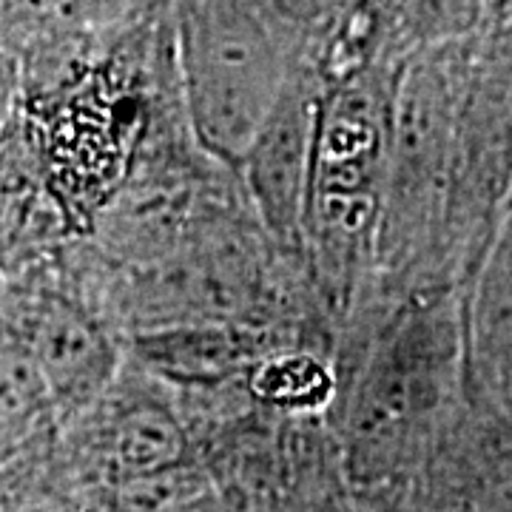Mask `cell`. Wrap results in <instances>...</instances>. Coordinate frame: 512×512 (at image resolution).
<instances>
[{
	"label": "cell",
	"instance_id": "9c48e42d",
	"mask_svg": "<svg viewBox=\"0 0 512 512\" xmlns=\"http://www.w3.org/2000/svg\"><path fill=\"white\" fill-rule=\"evenodd\" d=\"M339 373L328 356L285 345L262 356L248 373V393L279 413H319L339 399Z\"/></svg>",
	"mask_w": 512,
	"mask_h": 512
},
{
	"label": "cell",
	"instance_id": "6da1fadb",
	"mask_svg": "<svg viewBox=\"0 0 512 512\" xmlns=\"http://www.w3.org/2000/svg\"><path fill=\"white\" fill-rule=\"evenodd\" d=\"M174 60L188 131L208 160L242 174L296 72L325 55L330 6L180 3Z\"/></svg>",
	"mask_w": 512,
	"mask_h": 512
},
{
	"label": "cell",
	"instance_id": "ba28073f",
	"mask_svg": "<svg viewBox=\"0 0 512 512\" xmlns=\"http://www.w3.org/2000/svg\"><path fill=\"white\" fill-rule=\"evenodd\" d=\"M57 433V413L43 373L18 333L0 319V473Z\"/></svg>",
	"mask_w": 512,
	"mask_h": 512
},
{
	"label": "cell",
	"instance_id": "8fae6325",
	"mask_svg": "<svg viewBox=\"0 0 512 512\" xmlns=\"http://www.w3.org/2000/svg\"><path fill=\"white\" fill-rule=\"evenodd\" d=\"M20 97H23V86H20L18 60L0 52V140L18 114Z\"/></svg>",
	"mask_w": 512,
	"mask_h": 512
},
{
	"label": "cell",
	"instance_id": "7a4b0ae2",
	"mask_svg": "<svg viewBox=\"0 0 512 512\" xmlns=\"http://www.w3.org/2000/svg\"><path fill=\"white\" fill-rule=\"evenodd\" d=\"M464 376V322L450 291L413 293L367 339L339 384L342 441L367 481L410 467L439 439Z\"/></svg>",
	"mask_w": 512,
	"mask_h": 512
},
{
	"label": "cell",
	"instance_id": "7c38bea8",
	"mask_svg": "<svg viewBox=\"0 0 512 512\" xmlns=\"http://www.w3.org/2000/svg\"><path fill=\"white\" fill-rule=\"evenodd\" d=\"M507 211H512V197H510V205H507Z\"/></svg>",
	"mask_w": 512,
	"mask_h": 512
},
{
	"label": "cell",
	"instance_id": "8992f818",
	"mask_svg": "<svg viewBox=\"0 0 512 512\" xmlns=\"http://www.w3.org/2000/svg\"><path fill=\"white\" fill-rule=\"evenodd\" d=\"M461 322L467 387L512 416V211L478 262Z\"/></svg>",
	"mask_w": 512,
	"mask_h": 512
},
{
	"label": "cell",
	"instance_id": "3957f363",
	"mask_svg": "<svg viewBox=\"0 0 512 512\" xmlns=\"http://www.w3.org/2000/svg\"><path fill=\"white\" fill-rule=\"evenodd\" d=\"M165 387L126 356L117 379L83 413L57 427V456L74 487L109 493L183 467V416Z\"/></svg>",
	"mask_w": 512,
	"mask_h": 512
},
{
	"label": "cell",
	"instance_id": "52a82bcc",
	"mask_svg": "<svg viewBox=\"0 0 512 512\" xmlns=\"http://www.w3.org/2000/svg\"><path fill=\"white\" fill-rule=\"evenodd\" d=\"M271 333L237 325H180L126 342V356L163 384H214L248 376L268 356ZM285 348V345H282Z\"/></svg>",
	"mask_w": 512,
	"mask_h": 512
},
{
	"label": "cell",
	"instance_id": "30bf717a",
	"mask_svg": "<svg viewBox=\"0 0 512 512\" xmlns=\"http://www.w3.org/2000/svg\"><path fill=\"white\" fill-rule=\"evenodd\" d=\"M55 436L0 473V512H83L74 495L77 487L57 456Z\"/></svg>",
	"mask_w": 512,
	"mask_h": 512
},
{
	"label": "cell",
	"instance_id": "277c9868",
	"mask_svg": "<svg viewBox=\"0 0 512 512\" xmlns=\"http://www.w3.org/2000/svg\"><path fill=\"white\" fill-rule=\"evenodd\" d=\"M0 319L18 333L52 393L57 427L83 413L126 365L123 342L57 276L18 274L0 285Z\"/></svg>",
	"mask_w": 512,
	"mask_h": 512
},
{
	"label": "cell",
	"instance_id": "5b68a950",
	"mask_svg": "<svg viewBox=\"0 0 512 512\" xmlns=\"http://www.w3.org/2000/svg\"><path fill=\"white\" fill-rule=\"evenodd\" d=\"M325 94L322 60H308L259 134L239 180L251 214L279 251L305 259V214L311 197L319 106ZM308 262V259H305Z\"/></svg>",
	"mask_w": 512,
	"mask_h": 512
}]
</instances>
